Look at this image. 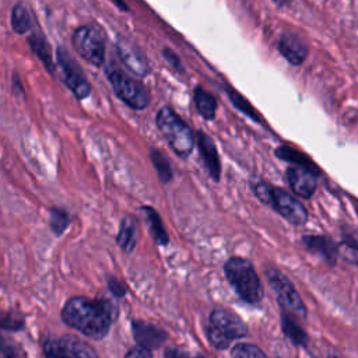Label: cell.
Segmentation results:
<instances>
[{"label":"cell","mask_w":358,"mask_h":358,"mask_svg":"<svg viewBox=\"0 0 358 358\" xmlns=\"http://www.w3.org/2000/svg\"><path fill=\"white\" fill-rule=\"evenodd\" d=\"M60 316L69 327L90 338L101 340L108 334L112 322L116 319L117 308L105 298L71 296L63 305Z\"/></svg>","instance_id":"1"},{"label":"cell","mask_w":358,"mask_h":358,"mask_svg":"<svg viewBox=\"0 0 358 358\" xmlns=\"http://www.w3.org/2000/svg\"><path fill=\"white\" fill-rule=\"evenodd\" d=\"M155 123L173 152L186 158L193 151L196 138L190 126L169 106H162L155 115Z\"/></svg>","instance_id":"2"},{"label":"cell","mask_w":358,"mask_h":358,"mask_svg":"<svg viewBox=\"0 0 358 358\" xmlns=\"http://www.w3.org/2000/svg\"><path fill=\"white\" fill-rule=\"evenodd\" d=\"M224 273L236 294L248 303H257L263 299L264 289L253 264L243 257L234 256L224 264Z\"/></svg>","instance_id":"3"},{"label":"cell","mask_w":358,"mask_h":358,"mask_svg":"<svg viewBox=\"0 0 358 358\" xmlns=\"http://www.w3.org/2000/svg\"><path fill=\"white\" fill-rule=\"evenodd\" d=\"M246 334L248 326L234 312L217 308L210 313L206 336L214 348L225 350L234 340L242 338Z\"/></svg>","instance_id":"4"},{"label":"cell","mask_w":358,"mask_h":358,"mask_svg":"<svg viewBox=\"0 0 358 358\" xmlns=\"http://www.w3.org/2000/svg\"><path fill=\"white\" fill-rule=\"evenodd\" d=\"M106 76L115 95L134 110H143L150 103L147 88L136 78L116 67H108Z\"/></svg>","instance_id":"5"},{"label":"cell","mask_w":358,"mask_h":358,"mask_svg":"<svg viewBox=\"0 0 358 358\" xmlns=\"http://www.w3.org/2000/svg\"><path fill=\"white\" fill-rule=\"evenodd\" d=\"M55 64L56 70H59L60 80L78 101L85 99L91 94V84L88 83L83 69L63 46L56 48Z\"/></svg>","instance_id":"6"},{"label":"cell","mask_w":358,"mask_h":358,"mask_svg":"<svg viewBox=\"0 0 358 358\" xmlns=\"http://www.w3.org/2000/svg\"><path fill=\"white\" fill-rule=\"evenodd\" d=\"M71 45L87 63L95 67H101L105 63V42L94 27L88 24L77 27L71 34Z\"/></svg>","instance_id":"7"},{"label":"cell","mask_w":358,"mask_h":358,"mask_svg":"<svg viewBox=\"0 0 358 358\" xmlns=\"http://www.w3.org/2000/svg\"><path fill=\"white\" fill-rule=\"evenodd\" d=\"M42 350L45 358H98L95 348L74 334L48 337Z\"/></svg>","instance_id":"8"},{"label":"cell","mask_w":358,"mask_h":358,"mask_svg":"<svg viewBox=\"0 0 358 358\" xmlns=\"http://www.w3.org/2000/svg\"><path fill=\"white\" fill-rule=\"evenodd\" d=\"M266 278L284 310H288L291 315H296L299 317L306 316V308L299 294L294 288L292 282L280 270L273 267L266 268Z\"/></svg>","instance_id":"9"},{"label":"cell","mask_w":358,"mask_h":358,"mask_svg":"<svg viewBox=\"0 0 358 358\" xmlns=\"http://www.w3.org/2000/svg\"><path fill=\"white\" fill-rule=\"evenodd\" d=\"M266 206H270L271 208H274L281 217H284L287 221H289L294 225H302L306 222V218H308L306 208L298 199L291 196L284 189L271 186Z\"/></svg>","instance_id":"10"},{"label":"cell","mask_w":358,"mask_h":358,"mask_svg":"<svg viewBox=\"0 0 358 358\" xmlns=\"http://www.w3.org/2000/svg\"><path fill=\"white\" fill-rule=\"evenodd\" d=\"M316 175V172L298 165H291L285 171V179L291 190L303 199H309L315 193L317 185Z\"/></svg>","instance_id":"11"},{"label":"cell","mask_w":358,"mask_h":358,"mask_svg":"<svg viewBox=\"0 0 358 358\" xmlns=\"http://www.w3.org/2000/svg\"><path fill=\"white\" fill-rule=\"evenodd\" d=\"M116 50H117V55H119L123 66L129 71H131L134 76L145 77L148 74L150 69H148L147 59L137 49L136 45L129 43L126 39H123V41L120 39L116 45Z\"/></svg>","instance_id":"12"},{"label":"cell","mask_w":358,"mask_h":358,"mask_svg":"<svg viewBox=\"0 0 358 358\" xmlns=\"http://www.w3.org/2000/svg\"><path fill=\"white\" fill-rule=\"evenodd\" d=\"M278 52L292 66H301L308 56L306 42L292 32H285L280 36Z\"/></svg>","instance_id":"13"},{"label":"cell","mask_w":358,"mask_h":358,"mask_svg":"<svg viewBox=\"0 0 358 358\" xmlns=\"http://www.w3.org/2000/svg\"><path fill=\"white\" fill-rule=\"evenodd\" d=\"M131 329H133V336L138 343V345L150 351L158 348L166 340V333L162 329L143 320H133Z\"/></svg>","instance_id":"14"},{"label":"cell","mask_w":358,"mask_h":358,"mask_svg":"<svg viewBox=\"0 0 358 358\" xmlns=\"http://www.w3.org/2000/svg\"><path fill=\"white\" fill-rule=\"evenodd\" d=\"M194 138L197 141L200 157H201V159L204 162L206 169L208 171L210 176L214 180H218L220 175H221V162H220V157H218V152H217L214 141L204 131H197Z\"/></svg>","instance_id":"15"},{"label":"cell","mask_w":358,"mask_h":358,"mask_svg":"<svg viewBox=\"0 0 358 358\" xmlns=\"http://www.w3.org/2000/svg\"><path fill=\"white\" fill-rule=\"evenodd\" d=\"M301 241L305 245V248L312 253L319 255L322 259H324L330 264L336 263V259L338 256V245L329 236L305 235L302 236Z\"/></svg>","instance_id":"16"},{"label":"cell","mask_w":358,"mask_h":358,"mask_svg":"<svg viewBox=\"0 0 358 358\" xmlns=\"http://www.w3.org/2000/svg\"><path fill=\"white\" fill-rule=\"evenodd\" d=\"M31 34L27 38V42L29 45V49L32 50V53L41 60V63L46 67V70L50 74H55L56 71V64L50 52V46L48 39L45 38V35L41 31H29Z\"/></svg>","instance_id":"17"},{"label":"cell","mask_w":358,"mask_h":358,"mask_svg":"<svg viewBox=\"0 0 358 358\" xmlns=\"http://www.w3.org/2000/svg\"><path fill=\"white\" fill-rule=\"evenodd\" d=\"M10 24L13 31L18 35H25L32 29V17L27 4L22 0L15 1L11 7Z\"/></svg>","instance_id":"18"},{"label":"cell","mask_w":358,"mask_h":358,"mask_svg":"<svg viewBox=\"0 0 358 358\" xmlns=\"http://www.w3.org/2000/svg\"><path fill=\"white\" fill-rule=\"evenodd\" d=\"M275 157L280 158V159H284L287 162H291L292 165H298V166H303V168H308L313 172H316L319 175V168L316 166V164L306 155L303 154L302 151H298L292 147H288V145H280L275 148Z\"/></svg>","instance_id":"19"},{"label":"cell","mask_w":358,"mask_h":358,"mask_svg":"<svg viewBox=\"0 0 358 358\" xmlns=\"http://www.w3.org/2000/svg\"><path fill=\"white\" fill-rule=\"evenodd\" d=\"M193 101L196 105L197 112L206 119V120H213L215 117L217 112V101L215 98L207 92L204 88L197 85L193 92Z\"/></svg>","instance_id":"20"},{"label":"cell","mask_w":358,"mask_h":358,"mask_svg":"<svg viewBox=\"0 0 358 358\" xmlns=\"http://www.w3.org/2000/svg\"><path fill=\"white\" fill-rule=\"evenodd\" d=\"M141 211L144 214V218L150 227V231H151V235L152 238L155 239V242L161 246H165L168 245L169 242V236L166 234V231L164 229V225H162V221L159 218V214L150 206H143L141 207Z\"/></svg>","instance_id":"21"},{"label":"cell","mask_w":358,"mask_h":358,"mask_svg":"<svg viewBox=\"0 0 358 358\" xmlns=\"http://www.w3.org/2000/svg\"><path fill=\"white\" fill-rule=\"evenodd\" d=\"M136 234H137V231H136L134 221L129 215L122 218L116 241H117L119 248L123 252L130 253L134 249V246H136Z\"/></svg>","instance_id":"22"},{"label":"cell","mask_w":358,"mask_h":358,"mask_svg":"<svg viewBox=\"0 0 358 358\" xmlns=\"http://www.w3.org/2000/svg\"><path fill=\"white\" fill-rule=\"evenodd\" d=\"M281 327L284 334L296 345H306L308 343V334L305 330L291 317V315H287L282 312L281 315Z\"/></svg>","instance_id":"23"},{"label":"cell","mask_w":358,"mask_h":358,"mask_svg":"<svg viewBox=\"0 0 358 358\" xmlns=\"http://www.w3.org/2000/svg\"><path fill=\"white\" fill-rule=\"evenodd\" d=\"M150 157H151L152 165H154V168L157 171V175H158L159 180L162 183L171 182V179H172V168H171L169 159L159 150H155V148L151 150Z\"/></svg>","instance_id":"24"},{"label":"cell","mask_w":358,"mask_h":358,"mask_svg":"<svg viewBox=\"0 0 358 358\" xmlns=\"http://www.w3.org/2000/svg\"><path fill=\"white\" fill-rule=\"evenodd\" d=\"M338 255H341L344 260L351 262V264L357 263V236L354 231H343V242L338 246Z\"/></svg>","instance_id":"25"},{"label":"cell","mask_w":358,"mask_h":358,"mask_svg":"<svg viewBox=\"0 0 358 358\" xmlns=\"http://www.w3.org/2000/svg\"><path fill=\"white\" fill-rule=\"evenodd\" d=\"M228 96H229L232 105H234L238 110H241L242 113H245V115H246L248 117H250L252 120L262 123V119H260L259 113L256 112V109H255V108L252 106V103H250L246 98H243L236 90H229V91H228Z\"/></svg>","instance_id":"26"},{"label":"cell","mask_w":358,"mask_h":358,"mask_svg":"<svg viewBox=\"0 0 358 358\" xmlns=\"http://www.w3.org/2000/svg\"><path fill=\"white\" fill-rule=\"evenodd\" d=\"M25 319L18 312H0V331H21Z\"/></svg>","instance_id":"27"},{"label":"cell","mask_w":358,"mask_h":358,"mask_svg":"<svg viewBox=\"0 0 358 358\" xmlns=\"http://www.w3.org/2000/svg\"><path fill=\"white\" fill-rule=\"evenodd\" d=\"M70 224V217L67 214V211H64L63 208H57V207H53L50 208V217H49V225H50V229L55 235H62L66 228L69 227Z\"/></svg>","instance_id":"28"},{"label":"cell","mask_w":358,"mask_h":358,"mask_svg":"<svg viewBox=\"0 0 358 358\" xmlns=\"http://www.w3.org/2000/svg\"><path fill=\"white\" fill-rule=\"evenodd\" d=\"M231 358H267L263 350L248 343H238L231 350Z\"/></svg>","instance_id":"29"},{"label":"cell","mask_w":358,"mask_h":358,"mask_svg":"<svg viewBox=\"0 0 358 358\" xmlns=\"http://www.w3.org/2000/svg\"><path fill=\"white\" fill-rule=\"evenodd\" d=\"M22 351L10 337L0 331V358H21Z\"/></svg>","instance_id":"30"},{"label":"cell","mask_w":358,"mask_h":358,"mask_svg":"<svg viewBox=\"0 0 358 358\" xmlns=\"http://www.w3.org/2000/svg\"><path fill=\"white\" fill-rule=\"evenodd\" d=\"M250 185V189L252 192L255 193V196L263 203V204H267V200H268V194H270V190H271V185L259 179V178H253L250 179L249 182Z\"/></svg>","instance_id":"31"},{"label":"cell","mask_w":358,"mask_h":358,"mask_svg":"<svg viewBox=\"0 0 358 358\" xmlns=\"http://www.w3.org/2000/svg\"><path fill=\"white\" fill-rule=\"evenodd\" d=\"M162 55H164V59L175 69V70H178V71H183V64H182V62H180V59H179V56L172 50V49H169V48H164L162 49Z\"/></svg>","instance_id":"32"},{"label":"cell","mask_w":358,"mask_h":358,"mask_svg":"<svg viewBox=\"0 0 358 358\" xmlns=\"http://www.w3.org/2000/svg\"><path fill=\"white\" fill-rule=\"evenodd\" d=\"M124 358H152V355H151L150 350H147L141 345H136L129 350V352L126 354Z\"/></svg>","instance_id":"33"},{"label":"cell","mask_w":358,"mask_h":358,"mask_svg":"<svg viewBox=\"0 0 358 358\" xmlns=\"http://www.w3.org/2000/svg\"><path fill=\"white\" fill-rule=\"evenodd\" d=\"M108 284H109V288H110V291H112L113 295H116V296H123V295L126 294L124 284L119 282V281L115 280L113 277H112V278H110V277L108 278Z\"/></svg>","instance_id":"34"},{"label":"cell","mask_w":358,"mask_h":358,"mask_svg":"<svg viewBox=\"0 0 358 358\" xmlns=\"http://www.w3.org/2000/svg\"><path fill=\"white\" fill-rule=\"evenodd\" d=\"M11 88L14 91L15 95H22L24 96V87L21 84L20 76L17 71H13V77H11Z\"/></svg>","instance_id":"35"},{"label":"cell","mask_w":358,"mask_h":358,"mask_svg":"<svg viewBox=\"0 0 358 358\" xmlns=\"http://www.w3.org/2000/svg\"><path fill=\"white\" fill-rule=\"evenodd\" d=\"M164 358H187V357H186L185 352H182L179 348H176V347H169V348L165 350Z\"/></svg>","instance_id":"36"},{"label":"cell","mask_w":358,"mask_h":358,"mask_svg":"<svg viewBox=\"0 0 358 358\" xmlns=\"http://www.w3.org/2000/svg\"><path fill=\"white\" fill-rule=\"evenodd\" d=\"M113 3L120 8V10H124V11H129V7L127 4L123 1V0H113Z\"/></svg>","instance_id":"37"},{"label":"cell","mask_w":358,"mask_h":358,"mask_svg":"<svg viewBox=\"0 0 358 358\" xmlns=\"http://www.w3.org/2000/svg\"><path fill=\"white\" fill-rule=\"evenodd\" d=\"M277 6H280V7H282V6H285L287 3H288V0H273Z\"/></svg>","instance_id":"38"},{"label":"cell","mask_w":358,"mask_h":358,"mask_svg":"<svg viewBox=\"0 0 358 358\" xmlns=\"http://www.w3.org/2000/svg\"><path fill=\"white\" fill-rule=\"evenodd\" d=\"M327 358H338V357H336V355H329Z\"/></svg>","instance_id":"39"},{"label":"cell","mask_w":358,"mask_h":358,"mask_svg":"<svg viewBox=\"0 0 358 358\" xmlns=\"http://www.w3.org/2000/svg\"><path fill=\"white\" fill-rule=\"evenodd\" d=\"M193 358H206V357H201V355H196V357H193Z\"/></svg>","instance_id":"40"}]
</instances>
